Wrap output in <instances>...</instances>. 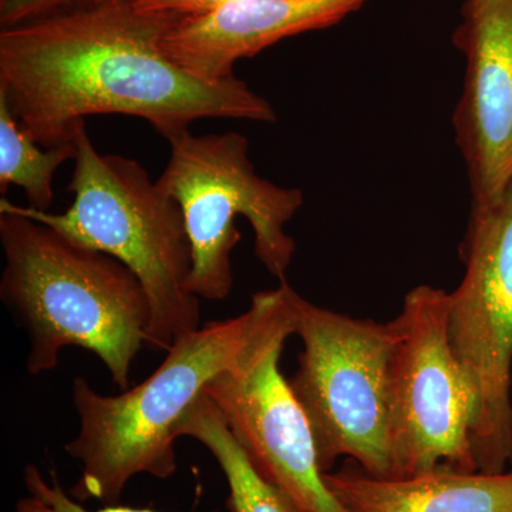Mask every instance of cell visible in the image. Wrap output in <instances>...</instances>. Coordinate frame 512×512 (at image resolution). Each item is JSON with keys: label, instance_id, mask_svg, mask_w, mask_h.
I'll return each mask as SVG.
<instances>
[{"label": "cell", "instance_id": "cell-8", "mask_svg": "<svg viewBox=\"0 0 512 512\" xmlns=\"http://www.w3.org/2000/svg\"><path fill=\"white\" fill-rule=\"evenodd\" d=\"M448 299L443 289L416 286L390 322L393 478L439 467L478 471L471 446L473 397L448 338Z\"/></svg>", "mask_w": 512, "mask_h": 512}, {"label": "cell", "instance_id": "cell-7", "mask_svg": "<svg viewBox=\"0 0 512 512\" xmlns=\"http://www.w3.org/2000/svg\"><path fill=\"white\" fill-rule=\"evenodd\" d=\"M466 274L448 299V338L473 397L471 446L478 471L512 464V183L471 205Z\"/></svg>", "mask_w": 512, "mask_h": 512}, {"label": "cell", "instance_id": "cell-15", "mask_svg": "<svg viewBox=\"0 0 512 512\" xmlns=\"http://www.w3.org/2000/svg\"><path fill=\"white\" fill-rule=\"evenodd\" d=\"M25 494L16 501L15 512H158L148 508H133L126 505H104L100 510H89L64 490L55 471L45 476L35 464H28L23 471Z\"/></svg>", "mask_w": 512, "mask_h": 512}, {"label": "cell", "instance_id": "cell-14", "mask_svg": "<svg viewBox=\"0 0 512 512\" xmlns=\"http://www.w3.org/2000/svg\"><path fill=\"white\" fill-rule=\"evenodd\" d=\"M73 140L42 150L23 130L8 100L0 94V194L5 197L10 185L23 188L29 207L49 211L55 198V174L60 165L74 160Z\"/></svg>", "mask_w": 512, "mask_h": 512}, {"label": "cell", "instance_id": "cell-17", "mask_svg": "<svg viewBox=\"0 0 512 512\" xmlns=\"http://www.w3.org/2000/svg\"><path fill=\"white\" fill-rule=\"evenodd\" d=\"M131 5L144 13H167L178 18L207 15L232 0H130Z\"/></svg>", "mask_w": 512, "mask_h": 512}, {"label": "cell", "instance_id": "cell-1", "mask_svg": "<svg viewBox=\"0 0 512 512\" xmlns=\"http://www.w3.org/2000/svg\"><path fill=\"white\" fill-rule=\"evenodd\" d=\"M178 19L123 0L2 29L0 94L46 148L101 114L140 117L163 137L200 119L275 123L274 107L244 80L205 82L164 55L161 39Z\"/></svg>", "mask_w": 512, "mask_h": 512}, {"label": "cell", "instance_id": "cell-10", "mask_svg": "<svg viewBox=\"0 0 512 512\" xmlns=\"http://www.w3.org/2000/svg\"><path fill=\"white\" fill-rule=\"evenodd\" d=\"M453 43L466 57L456 143L471 205L487 204L512 183V0H464Z\"/></svg>", "mask_w": 512, "mask_h": 512}, {"label": "cell", "instance_id": "cell-12", "mask_svg": "<svg viewBox=\"0 0 512 512\" xmlns=\"http://www.w3.org/2000/svg\"><path fill=\"white\" fill-rule=\"evenodd\" d=\"M325 481L346 512H512V468L490 474L439 467L399 478L343 468L325 473Z\"/></svg>", "mask_w": 512, "mask_h": 512}, {"label": "cell", "instance_id": "cell-2", "mask_svg": "<svg viewBox=\"0 0 512 512\" xmlns=\"http://www.w3.org/2000/svg\"><path fill=\"white\" fill-rule=\"evenodd\" d=\"M289 285L252 296L247 312L174 340L160 367L119 396L97 393L76 377L72 396L79 433L64 450L80 464L69 493L80 503L119 504L133 478L177 473V429L208 384L241 357L284 305Z\"/></svg>", "mask_w": 512, "mask_h": 512}, {"label": "cell", "instance_id": "cell-18", "mask_svg": "<svg viewBox=\"0 0 512 512\" xmlns=\"http://www.w3.org/2000/svg\"><path fill=\"white\" fill-rule=\"evenodd\" d=\"M123 2V0H82L80 5H103V3Z\"/></svg>", "mask_w": 512, "mask_h": 512}, {"label": "cell", "instance_id": "cell-9", "mask_svg": "<svg viewBox=\"0 0 512 512\" xmlns=\"http://www.w3.org/2000/svg\"><path fill=\"white\" fill-rule=\"evenodd\" d=\"M298 299L289 286L275 318L205 393L256 471L291 500L296 512H346L326 485L311 424L279 366L285 342L298 328Z\"/></svg>", "mask_w": 512, "mask_h": 512}, {"label": "cell", "instance_id": "cell-6", "mask_svg": "<svg viewBox=\"0 0 512 512\" xmlns=\"http://www.w3.org/2000/svg\"><path fill=\"white\" fill-rule=\"evenodd\" d=\"M296 335L303 349L289 384L311 424L323 473L349 457L370 476L393 478L392 323L350 318L299 295Z\"/></svg>", "mask_w": 512, "mask_h": 512}, {"label": "cell", "instance_id": "cell-13", "mask_svg": "<svg viewBox=\"0 0 512 512\" xmlns=\"http://www.w3.org/2000/svg\"><path fill=\"white\" fill-rule=\"evenodd\" d=\"M177 436L191 437L210 451L227 481L231 512H296L291 500L256 471L207 393L185 414Z\"/></svg>", "mask_w": 512, "mask_h": 512}, {"label": "cell", "instance_id": "cell-5", "mask_svg": "<svg viewBox=\"0 0 512 512\" xmlns=\"http://www.w3.org/2000/svg\"><path fill=\"white\" fill-rule=\"evenodd\" d=\"M170 160L157 183L183 211L192 249L190 289L222 301L234 286L231 252L241 241L235 218L254 231V251L266 271L285 281L296 245L285 225L303 205L298 188L279 187L256 174L248 138L237 133L194 136L181 128L164 137Z\"/></svg>", "mask_w": 512, "mask_h": 512}, {"label": "cell", "instance_id": "cell-4", "mask_svg": "<svg viewBox=\"0 0 512 512\" xmlns=\"http://www.w3.org/2000/svg\"><path fill=\"white\" fill-rule=\"evenodd\" d=\"M69 191L62 214L0 200L16 212L55 229L74 244L119 259L140 279L151 306L147 345L168 350L175 339L200 328V298L190 289L192 249L183 211L131 158L101 154L82 121Z\"/></svg>", "mask_w": 512, "mask_h": 512}, {"label": "cell", "instance_id": "cell-11", "mask_svg": "<svg viewBox=\"0 0 512 512\" xmlns=\"http://www.w3.org/2000/svg\"><path fill=\"white\" fill-rule=\"evenodd\" d=\"M369 0H232L207 15L181 18L164 33V55L205 82L234 76L238 60L286 37L338 25Z\"/></svg>", "mask_w": 512, "mask_h": 512}, {"label": "cell", "instance_id": "cell-3", "mask_svg": "<svg viewBox=\"0 0 512 512\" xmlns=\"http://www.w3.org/2000/svg\"><path fill=\"white\" fill-rule=\"evenodd\" d=\"M0 244V299L28 335V373L56 369L60 352L76 346L99 357L127 390L151 322L140 279L114 256L16 212L0 210Z\"/></svg>", "mask_w": 512, "mask_h": 512}, {"label": "cell", "instance_id": "cell-16", "mask_svg": "<svg viewBox=\"0 0 512 512\" xmlns=\"http://www.w3.org/2000/svg\"><path fill=\"white\" fill-rule=\"evenodd\" d=\"M82 0H0L2 29L23 25L79 6Z\"/></svg>", "mask_w": 512, "mask_h": 512}]
</instances>
